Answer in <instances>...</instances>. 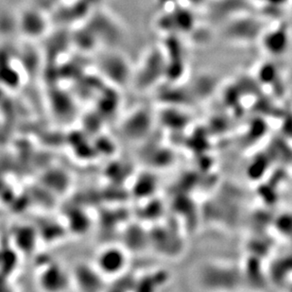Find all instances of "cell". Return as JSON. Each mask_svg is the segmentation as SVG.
Returning a JSON list of instances; mask_svg holds the SVG:
<instances>
[{
	"mask_svg": "<svg viewBox=\"0 0 292 292\" xmlns=\"http://www.w3.org/2000/svg\"><path fill=\"white\" fill-rule=\"evenodd\" d=\"M262 27L259 21L252 17H242L231 22L225 29V34L233 40L250 41L262 34Z\"/></svg>",
	"mask_w": 292,
	"mask_h": 292,
	"instance_id": "1",
	"label": "cell"
},
{
	"mask_svg": "<svg viewBox=\"0 0 292 292\" xmlns=\"http://www.w3.org/2000/svg\"><path fill=\"white\" fill-rule=\"evenodd\" d=\"M287 26L279 25L262 35V45L265 50L272 56L283 55L287 51L290 38Z\"/></svg>",
	"mask_w": 292,
	"mask_h": 292,
	"instance_id": "2",
	"label": "cell"
},
{
	"mask_svg": "<svg viewBox=\"0 0 292 292\" xmlns=\"http://www.w3.org/2000/svg\"><path fill=\"white\" fill-rule=\"evenodd\" d=\"M125 254L118 248L106 249L97 258V268L105 274H115L125 266Z\"/></svg>",
	"mask_w": 292,
	"mask_h": 292,
	"instance_id": "3",
	"label": "cell"
}]
</instances>
